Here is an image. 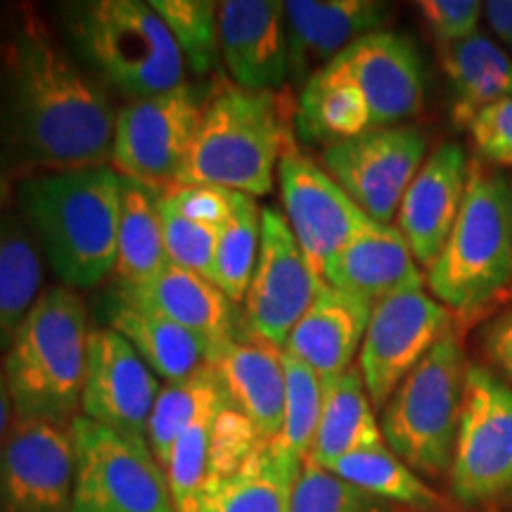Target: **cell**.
<instances>
[{
	"mask_svg": "<svg viewBox=\"0 0 512 512\" xmlns=\"http://www.w3.org/2000/svg\"><path fill=\"white\" fill-rule=\"evenodd\" d=\"M162 197L181 214L214 226H221L228 219L233 204V190L214 188V185H171L162 190Z\"/></svg>",
	"mask_w": 512,
	"mask_h": 512,
	"instance_id": "42",
	"label": "cell"
},
{
	"mask_svg": "<svg viewBox=\"0 0 512 512\" xmlns=\"http://www.w3.org/2000/svg\"><path fill=\"white\" fill-rule=\"evenodd\" d=\"M285 219L313 271L323 268L373 219L344 192L323 164L292 147L278 164Z\"/></svg>",
	"mask_w": 512,
	"mask_h": 512,
	"instance_id": "14",
	"label": "cell"
},
{
	"mask_svg": "<svg viewBox=\"0 0 512 512\" xmlns=\"http://www.w3.org/2000/svg\"><path fill=\"white\" fill-rule=\"evenodd\" d=\"M228 403V396L214 406H209L202 415L190 422V427L178 437L169 465H166V479H169L171 501L176 512H202L204 482H207L209 444L211 430H214L216 415Z\"/></svg>",
	"mask_w": 512,
	"mask_h": 512,
	"instance_id": "37",
	"label": "cell"
},
{
	"mask_svg": "<svg viewBox=\"0 0 512 512\" xmlns=\"http://www.w3.org/2000/svg\"><path fill=\"white\" fill-rule=\"evenodd\" d=\"M261 247V209L254 197L233 192L228 219L219 226L209 280L233 304L245 302Z\"/></svg>",
	"mask_w": 512,
	"mask_h": 512,
	"instance_id": "33",
	"label": "cell"
},
{
	"mask_svg": "<svg viewBox=\"0 0 512 512\" xmlns=\"http://www.w3.org/2000/svg\"><path fill=\"white\" fill-rule=\"evenodd\" d=\"M43 294V254L22 216L0 211V354Z\"/></svg>",
	"mask_w": 512,
	"mask_h": 512,
	"instance_id": "29",
	"label": "cell"
},
{
	"mask_svg": "<svg viewBox=\"0 0 512 512\" xmlns=\"http://www.w3.org/2000/svg\"><path fill=\"white\" fill-rule=\"evenodd\" d=\"M223 399H226V392L211 366L202 368L188 380L166 382L159 389L150 425H147V446L164 470L169 465L178 437L188 430L190 422Z\"/></svg>",
	"mask_w": 512,
	"mask_h": 512,
	"instance_id": "34",
	"label": "cell"
},
{
	"mask_svg": "<svg viewBox=\"0 0 512 512\" xmlns=\"http://www.w3.org/2000/svg\"><path fill=\"white\" fill-rule=\"evenodd\" d=\"M467 368L463 342L451 330L384 403V444L420 475L441 479L451 472Z\"/></svg>",
	"mask_w": 512,
	"mask_h": 512,
	"instance_id": "7",
	"label": "cell"
},
{
	"mask_svg": "<svg viewBox=\"0 0 512 512\" xmlns=\"http://www.w3.org/2000/svg\"><path fill=\"white\" fill-rule=\"evenodd\" d=\"M484 19L503 46L512 50V0H489L484 3Z\"/></svg>",
	"mask_w": 512,
	"mask_h": 512,
	"instance_id": "44",
	"label": "cell"
},
{
	"mask_svg": "<svg viewBox=\"0 0 512 512\" xmlns=\"http://www.w3.org/2000/svg\"><path fill=\"white\" fill-rule=\"evenodd\" d=\"M72 512H176L164 467L145 439L124 437L79 415L72 422Z\"/></svg>",
	"mask_w": 512,
	"mask_h": 512,
	"instance_id": "9",
	"label": "cell"
},
{
	"mask_svg": "<svg viewBox=\"0 0 512 512\" xmlns=\"http://www.w3.org/2000/svg\"><path fill=\"white\" fill-rule=\"evenodd\" d=\"M290 150V124L278 95L228 88L204 107L200 131L176 185H214L249 197L268 195L275 169Z\"/></svg>",
	"mask_w": 512,
	"mask_h": 512,
	"instance_id": "6",
	"label": "cell"
},
{
	"mask_svg": "<svg viewBox=\"0 0 512 512\" xmlns=\"http://www.w3.org/2000/svg\"><path fill=\"white\" fill-rule=\"evenodd\" d=\"M121 183L112 166L38 174L17 183V214L69 290H91L114 273Z\"/></svg>",
	"mask_w": 512,
	"mask_h": 512,
	"instance_id": "2",
	"label": "cell"
},
{
	"mask_svg": "<svg viewBox=\"0 0 512 512\" xmlns=\"http://www.w3.org/2000/svg\"><path fill=\"white\" fill-rule=\"evenodd\" d=\"M448 486L465 508L512 503V387L479 363L467 368Z\"/></svg>",
	"mask_w": 512,
	"mask_h": 512,
	"instance_id": "8",
	"label": "cell"
},
{
	"mask_svg": "<svg viewBox=\"0 0 512 512\" xmlns=\"http://www.w3.org/2000/svg\"><path fill=\"white\" fill-rule=\"evenodd\" d=\"M325 67L347 79L366 100L375 128L401 126L425 105V69L418 48L399 31L358 38Z\"/></svg>",
	"mask_w": 512,
	"mask_h": 512,
	"instance_id": "16",
	"label": "cell"
},
{
	"mask_svg": "<svg viewBox=\"0 0 512 512\" xmlns=\"http://www.w3.org/2000/svg\"><path fill=\"white\" fill-rule=\"evenodd\" d=\"M110 328L138 351L152 373L166 382L188 380L209 366L214 344L183 325L157 313L117 302L110 311Z\"/></svg>",
	"mask_w": 512,
	"mask_h": 512,
	"instance_id": "28",
	"label": "cell"
},
{
	"mask_svg": "<svg viewBox=\"0 0 512 512\" xmlns=\"http://www.w3.org/2000/svg\"><path fill=\"white\" fill-rule=\"evenodd\" d=\"M453 328V311L422 290L399 292L373 306L358 351V370L375 408H384L396 387L420 366Z\"/></svg>",
	"mask_w": 512,
	"mask_h": 512,
	"instance_id": "11",
	"label": "cell"
},
{
	"mask_svg": "<svg viewBox=\"0 0 512 512\" xmlns=\"http://www.w3.org/2000/svg\"><path fill=\"white\" fill-rule=\"evenodd\" d=\"M302 467L275 441H261L235 470L207 477L202 512H290Z\"/></svg>",
	"mask_w": 512,
	"mask_h": 512,
	"instance_id": "25",
	"label": "cell"
},
{
	"mask_svg": "<svg viewBox=\"0 0 512 512\" xmlns=\"http://www.w3.org/2000/svg\"><path fill=\"white\" fill-rule=\"evenodd\" d=\"M392 8L377 0H287L290 79L304 83L358 38L387 31Z\"/></svg>",
	"mask_w": 512,
	"mask_h": 512,
	"instance_id": "19",
	"label": "cell"
},
{
	"mask_svg": "<svg viewBox=\"0 0 512 512\" xmlns=\"http://www.w3.org/2000/svg\"><path fill=\"white\" fill-rule=\"evenodd\" d=\"M72 427L15 420L0 444V512H72Z\"/></svg>",
	"mask_w": 512,
	"mask_h": 512,
	"instance_id": "15",
	"label": "cell"
},
{
	"mask_svg": "<svg viewBox=\"0 0 512 512\" xmlns=\"http://www.w3.org/2000/svg\"><path fill=\"white\" fill-rule=\"evenodd\" d=\"M290 512H403L306 458Z\"/></svg>",
	"mask_w": 512,
	"mask_h": 512,
	"instance_id": "38",
	"label": "cell"
},
{
	"mask_svg": "<svg viewBox=\"0 0 512 512\" xmlns=\"http://www.w3.org/2000/svg\"><path fill=\"white\" fill-rule=\"evenodd\" d=\"M285 366V415L278 444L287 456L306 463L311 456L313 437H316L320 411H323V380L316 370L304 361L287 354L283 349Z\"/></svg>",
	"mask_w": 512,
	"mask_h": 512,
	"instance_id": "35",
	"label": "cell"
},
{
	"mask_svg": "<svg viewBox=\"0 0 512 512\" xmlns=\"http://www.w3.org/2000/svg\"><path fill=\"white\" fill-rule=\"evenodd\" d=\"M157 207L164 228V247L166 256H169V264L188 268L192 273H200L204 278H209L211 266H214L219 226L195 221L181 214V211L164 200L162 190L157 195Z\"/></svg>",
	"mask_w": 512,
	"mask_h": 512,
	"instance_id": "39",
	"label": "cell"
},
{
	"mask_svg": "<svg viewBox=\"0 0 512 512\" xmlns=\"http://www.w3.org/2000/svg\"><path fill=\"white\" fill-rule=\"evenodd\" d=\"M323 280L339 292L363 299L370 306L399 292L422 290L425 275L401 230L373 221L332 256Z\"/></svg>",
	"mask_w": 512,
	"mask_h": 512,
	"instance_id": "22",
	"label": "cell"
},
{
	"mask_svg": "<svg viewBox=\"0 0 512 512\" xmlns=\"http://www.w3.org/2000/svg\"><path fill=\"white\" fill-rule=\"evenodd\" d=\"M219 48L242 91L278 88L290 76L285 3L223 0L219 3Z\"/></svg>",
	"mask_w": 512,
	"mask_h": 512,
	"instance_id": "20",
	"label": "cell"
},
{
	"mask_svg": "<svg viewBox=\"0 0 512 512\" xmlns=\"http://www.w3.org/2000/svg\"><path fill=\"white\" fill-rule=\"evenodd\" d=\"M119 247L114 278L117 287H138L150 283L169 264L164 247V228L159 219V190L121 178Z\"/></svg>",
	"mask_w": 512,
	"mask_h": 512,
	"instance_id": "31",
	"label": "cell"
},
{
	"mask_svg": "<svg viewBox=\"0 0 512 512\" xmlns=\"http://www.w3.org/2000/svg\"><path fill=\"white\" fill-rule=\"evenodd\" d=\"M294 126L306 143H339L375 131L373 117L347 79L323 67L302 86Z\"/></svg>",
	"mask_w": 512,
	"mask_h": 512,
	"instance_id": "30",
	"label": "cell"
},
{
	"mask_svg": "<svg viewBox=\"0 0 512 512\" xmlns=\"http://www.w3.org/2000/svg\"><path fill=\"white\" fill-rule=\"evenodd\" d=\"M470 157L458 143H444L427 155L396 211V228L415 261L430 268L439 259L463 207Z\"/></svg>",
	"mask_w": 512,
	"mask_h": 512,
	"instance_id": "18",
	"label": "cell"
},
{
	"mask_svg": "<svg viewBox=\"0 0 512 512\" xmlns=\"http://www.w3.org/2000/svg\"><path fill=\"white\" fill-rule=\"evenodd\" d=\"M112 100L34 12L0 41V174L8 181L107 166Z\"/></svg>",
	"mask_w": 512,
	"mask_h": 512,
	"instance_id": "1",
	"label": "cell"
},
{
	"mask_svg": "<svg viewBox=\"0 0 512 512\" xmlns=\"http://www.w3.org/2000/svg\"><path fill=\"white\" fill-rule=\"evenodd\" d=\"M418 10L432 31L437 48L475 36L484 17V3L479 0H422Z\"/></svg>",
	"mask_w": 512,
	"mask_h": 512,
	"instance_id": "40",
	"label": "cell"
},
{
	"mask_svg": "<svg viewBox=\"0 0 512 512\" xmlns=\"http://www.w3.org/2000/svg\"><path fill=\"white\" fill-rule=\"evenodd\" d=\"M12 425H15V408H12V396L8 389V380H5L3 363H0V444L8 437Z\"/></svg>",
	"mask_w": 512,
	"mask_h": 512,
	"instance_id": "45",
	"label": "cell"
},
{
	"mask_svg": "<svg viewBox=\"0 0 512 512\" xmlns=\"http://www.w3.org/2000/svg\"><path fill=\"white\" fill-rule=\"evenodd\" d=\"M12 202V185L8 178L0 174V211H8Z\"/></svg>",
	"mask_w": 512,
	"mask_h": 512,
	"instance_id": "46",
	"label": "cell"
},
{
	"mask_svg": "<svg viewBox=\"0 0 512 512\" xmlns=\"http://www.w3.org/2000/svg\"><path fill=\"white\" fill-rule=\"evenodd\" d=\"M484 349L512 382V311L496 318L484 332Z\"/></svg>",
	"mask_w": 512,
	"mask_h": 512,
	"instance_id": "43",
	"label": "cell"
},
{
	"mask_svg": "<svg viewBox=\"0 0 512 512\" xmlns=\"http://www.w3.org/2000/svg\"><path fill=\"white\" fill-rule=\"evenodd\" d=\"M344 482L368 491L382 501L399 505L411 512H456L453 501H448L430 484L422 482L418 472L411 470L401 458H396L387 446L370 451L351 453L325 467Z\"/></svg>",
	"mask_w": 512,
	"mask_h": 512,
	"instance_id": "32",
	"label": "cell"
},
{
	"mask_svg": "<svg viewBox=\"0 0 512 512\" xmlns=\"http://www.w3.org/2000/svg\"><path fill=\"white\" fill-rule=\"evenodd\" d=\"M418 126H387L323 147L325 171L377 223H392L408 185L427 159Z\"/></svg>",
	"mask_w": 512,
	"mask_h": 512,
	"instance_id": "12",
	"label": "cell"
},
{
	"mask_svg": "<svg viewBox=\"0 0 512 512\" xmlns=\"http://www.w3.org/2000/svg\"><path fill=\"white\" fill-rule=\"evenodd\" d=\"M74 60L93 79L133 100L185 86V60L162 17L143 0H79L57 5Z\"/></svg>",
	"mask_w": 512,
	"mask_h": 512,
	"instance_id": "3",
	"label": "cell"
},
{
	"mask_svg": "<svg viewBox=\"0 0 512 512\" xmlns=\"http://www.w3.org/2000/svg\"><path fill=\"white\" fill-rule=\"evenodd\" d=\"M117 302L174 320L183 328L207 337L214 347L245 325L238 304L230 302L209 278L174 264H166L164 271L150 283L117 287Z\"/></svg>",
	"mask_w": 512,
	"mask_h": 512,
	"instance_id": "23",
	"label": "cell"
},
{
	"mask_svg": "<svg viewBox=\"0 0 512 512\" xmlns=\"http://www.w3.org/2000/svg\"><path fill=\"white\" fill-rule=\"evenodd\" d=\"M204 93L195 86L133 100L117 112L112 169L152 190L178 183L204 117Z\"/></svg>",
	"mask_w": 512,
	"mask_h": 512,
	"instance_id": "10",
	"label": "cell"
},
{
	"mask_svg": "<svg viewBox=\"0 0 512 512\" xmlns=\"http://www.w3.org/2000/svg\"><path fill=\"white\" fill-rule=\"evenodd\" d=\"M425 283L458 313L494 304L512 285V183L479 157L470 162L458 221Z\"/></svg>",
	"mask_w": 512,
	"mask_h": 512,
	"instance_id": "5",
	"label": "cell"
},
{
	"mask_svg": "<svg viewBox=\"0 0 512 512\" xmlns=\"http://www.w3.org/2000/svg\"><path fill=\"white\" fill-rule=\"evenodd\" d=\"M439 64L451 88V119L458 128H470L479 112L512 98L510 55L482 31L439 48Z\"/></svg>",
	"mask_w": 512,
	"mask_h": 512,
	"instance_id": "26",
	"label": "cell"
},
{
	"mask_svg": "<svg viewBox=\"0 0 512 512\" xmlns=\"http://www.w3.org/2000/svg\"><path fill=\"white\" fill-rule=\"evenodd\" d=\"M382 446H387L382 427L358 366L332 380H323V411L309 456L313 463L328 467L351 453Z\"/></svg>",
	"mask_w": 512,
	"mask_h": 512,
	"instance_id": "27",
	"label": "cell"
},
{
	"mask_svg": "<svg viewBox=\"0 0 512 512\" xmlns=\"http://www.w3.org/2000/svg\"><path fill=\"white\" fill-rule=\"evenodd\" d=\"M325 280L313 271L283 211L261 209L259 259L245 297L247 328L285 349L294 325L309 311Z\"/></svg>",
	"mask_w": 512,
	"mask_h": 512,
	"instance_id": "13",
	"label": "cell"
},
{
	"mask_svg": "<svg viewBox=\"0 0 512 512\" xmlns=\"http://www.w3.org/2000/svg\"><path fill=\"white\" fill-rule=\"evenodd\" d=\"M152 10L174 36L185 67L197 76L211 72L219 60V3L211 0H152Z\"/></svg>",
	"mask_w": 512,
	"mask_h": 512,
	"instance_id": "36",
	"label": "cell"
},
{
	"mask_svg": "<svg viewBox=\"0 0 512 512\" xmlns=\"http://www.w3.org/2000/svg\"><path fill=\"white\" fill-rule=\"evenodd\" d=\"M88 344V313L79 294L64 285L43 290L0 358L15 420L72 427L81 411Z\"/></svg>",
	"mask_w": 512,
	"mask_h": 512,
	"instance_id": "4",
	"label": "cell"
},
{
	"mask_svg": "<svg viewBox=\"0 0 512 512\" xmlns=\"http://www.w3.org/2000/svg\"><path fill=\"white\" fill-rule=\"evenodd\" d=\"M370 313L373 306L368 302L325 283L309 311L294 325L285 351L316 370L320 380L344 375L354 368L351 363L361 351Z\"/></svg>",
	"mask_w": 512,
	"mask_h": 512,
	"instance_id": "24",
	"label": "cell"
},
{
	"mask_svg": "<svg viewBox=\"0 0 512 512\" xmlns=\"http://www.w3.org/2000/svg\"><path fill=\"white\" fill-rule=\"evenodd\" d=\"M230 406L238 408L266 441L278 439L285 415L283 349L254 335L247 323L211 351Z\"/></svg>",
	"mask_w": 512,
	"mask_h": 512,
	"instance_id": "21",
	"label": "cell"
},
{
	"mask_svg": "<svg viewBox=\"0 0 512 512\" xmlns=\"http://www.w3.org/2000/svg\"><path fill=\"white\" fill-rule=\"evenodd\" d=\"M159 382L147 363L119 332H91L81 415L124 437L145 439Z\"/></svg>",
	"mask_w": 512,
	"mask_h": 512,
	"instance_id": "17",
	"label": "cell"
},
{
	"mask_svg": "<svg viewBox=\"0 0 512 512\" xmlns=\"http://www.w3.org/2000/svg\"><path fill=\"white\" fill-rule=\"evenodd\" d=\"M467 131L482 162L512 169V98L479 112Z\"/></svg>",
	"mask_w": 512,
	"mask_h": 512,
	"instance_id": "41",
	"label": "cell"
}]
</instances>
